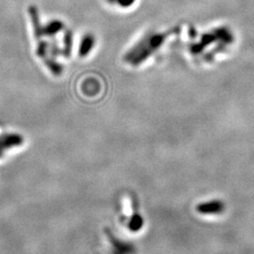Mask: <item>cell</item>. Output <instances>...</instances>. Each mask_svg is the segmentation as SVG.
<instances>
[{"mask_svg":"<svg viewBox=\"0 0 254 254\" xmlns=\"http://www.w3.org/2000/svg\"><path fill=\"white\" fill-rule=\"evenodd\" d=\"M165 38L166 35L159 33H150L146 35L131 48L129 52H127L125 57L126 61L133 65H138L140 63L145 62L163 45Z\"/></svg>","mask_w":254,"mask_h":254,"instance_id":"obj_1","label":"cell"},{"mask_svg":"<svg viewBox=\"0 0 254 254\" xmlns=\"http://www.w3.org/2000/svg\"><path fill=\"white\" fill-rule=\"evenodd\" d=\"M111 2H118L119 5L122 7H130L131 5H133V3L135 2V0H110Z\"/></svg>","mask_w":254,"mask_h":254,"instance_id":"obj_9","label":"cell"},{"mask_svg":"<svg viewBox=\"0 0 254 254\" xmlns=\"http://www.w3.org/2000/svg\"><path fill=\"white\" fill-rule=\"evenodd\" d=\"M23 142V138L19 135H5L0 136V148L5 150L12 146L20 145Z\"/></svg>","mask_w":254,"mask_h":254,"instance_id":"obj_2","label":"cell"},{"mask_svg":"<svg viewBox=\"0 0 254 254\" xmlns=\"http://www.w3.org/2000/svg\"><path fill=\"white\" fill-rule=\"evenodd\" d=\"M28 9H29V14L31 15V18H32L35 36H36L37 39H40L41 37L44 35V32H43V27H41V24H40L38 11H37V9L34 6L29 7Z\"/></svg>","mask_w":254,"mask_h":254,"instance_id":"obj_3","label":"cell"},{"mask_svg":"<svg viewBox=\"0 0 254 254\" xmlns=\"http://www.w3.org/2000/svg\"><path fill=\"white\" fill-rule=\"evenodd\" d=\"M94 38L92 35H86L82 39L81 45L79 47V55L80 57H86L89 54L94 46Z\"/></svg>","mask_w":254,"mask_h":254,"instance_id":"obj_4","label":"cell"},{"mask_svg":"<svg viewBox=\"0 0 254 254\" xmlns=\"http://www.w3.org/2000/svg\"><path fill=\"white\" fill-rule=\"evenodd\" d=\"M46 66L48 67V69L52 72V73H54L55 75H60L61 73H63V67L61 64H58L54 62L53 60H46L45 61Z\"/></svg>","mask_w":254,"mask_h":254,"instance_id":"obj_7","label":"cell"},{"mask_svg":"<svg viewBox=\"0 0 254 254\" xmlns=\"http://www.w3.org/2000/svg\"><path fill=\"white\" fill-rule=\"evenodd\" d=\"M63 28H64V24L61 21L55 20L50 22L45 28H43V32H44V35L52 36L56 33H58L59 31H61Z\"/></svg>","mask_w":254,"mask_h":254,"instance_id":"obj_5","label":"cell"},{"mask_svg":"<svg viewBox=\"0 0 254 254\" xmlns=\"http://www.w3.org/2000/svg\"><path fill=\"white\" fill-rule=\"evenodd\" d=\"M71 48H72V32L68 30L65 33V37H64V53L66 58H69V56L71 54Z\"/></svg>","mask_w":254,"mask_h":254,"instance_id":"obj_6","label":"cell"},{"mask_svg":"<svg viewBox=\"0 0 254 254\" xmlns=\"http://www.w3.org/2000/svg\"><path fill=\"white\" fill-rule=\"evenodd\" d=\"M47 51V44L46 42H41L37 48V55L41 58H44L46 54Z\"/></svg>","mask_w":254,"mask_h":254,"instance_id":"obj_8","label":"cell"}]
</instances>
